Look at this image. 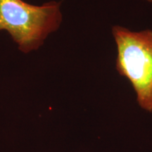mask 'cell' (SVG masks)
I'll return each instance as SVG.
<instances>
[{
  "label": "cell",
  "instance_id": "2",
  "mask_svg": "<svg viewBox=\"0 0 152 152\" xmlns=\"http://www.w3.org/2000/svg\"><path fill=\"white\" fill-rule=\"evenodd\" d=\"M112 35L117 49V72L130 82L140 107L151 112L152 30L133 31L115 26Z\"/></svg>",
  "mask_w": 152,
  "mask_h": 152
},
{
  "label": "cell",
  "instance_id": "3",
  "mask_svg": "<svg viewBox=\"0 0 152 152\" xmlns=\"http://www.w3.org/2000/svg\"><path fill=\"white\" fill-rule=\"evenodd\" d=\"M146 1H147V2L149 3H152V0H145Z\"/></svg>",
  "mask_w": 152,
  "mask_h": 152
},
{
  "label": "cell",
  "instance_id": "1",
  "mask_svg": "<svg viewBox=\"0 0 152 152\" xmlns=\"http://www.w3.org/2000/svg\"><path fill=\"white\" fill-rule=\"evenodd\" d=\"M61 3L55 1L40 6L23 0H0V31L8 32L23 53L39 49L62 22Z\"/></svg>",
  "mask_w": 152,
  "mask_h": 152
}]
</instances>
